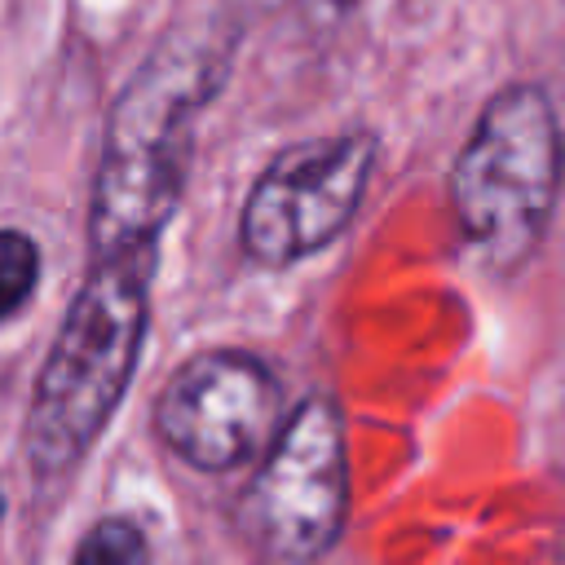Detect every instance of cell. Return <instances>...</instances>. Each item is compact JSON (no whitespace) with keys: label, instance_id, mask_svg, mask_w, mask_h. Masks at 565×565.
Listing matches in <instances>:
<instances>
[{"label":"cell","instance_id":"cell-7","mask_svg":"<svg viewBox=\"0 0 565 565\" xmlns=\"http://www.w3.org/2000/svg\"><path fill=\"white\" fill-rule=\"evenodd\" d=\"M40 287V247L26 230L0 225V322L18 318Z\"/></svg>","mask_w":565,"mask_h":565},{"label":"cell","instance_id":"cell-10","mask_svg":"<svg viewBox=\"0 0 565 565\" xmlns=\"http://www.w3.org/2000/svg\"><path fill=\"white\" fill-rule=\"evenodd\" d=\"M0 516H4V490H0Z\"/></svg>","mask_w":565,"mask_h":565},{"label":"cell","instance_id":"cell-9","mask_svg":"<svg viewBox=\"0 0 565 565\" xmlns=\"http://www.w3.org/2000/svg\"><path fill=\"white\" fill-rule=\"evenodd\" d=\"M353 4H358V0H305L309 18H313V22H327V26H331V22H340Z\"/></svg>","mask_w":565,"mask_h":565},{"label":"cell","instance_id":"cell-4","mask_svg":"<svg viewBox=\"0 0 565 565\" xmlns=\"http://www.w3.org/2000/svg\"><path fill=\"white\" fill-rule=\"evenodd\" d=\"M349 512V441L331 397H305L238 494L234 530L256 565H318Z\"/></svg>","mask_w":565,"mask_h":565},{"label":"cell","instance_id":"cell-8","mask_svg":"<svg viewBox=\"0 0 565 565\" xmlns=\"http://www.w3.org/2000/svg\"><path fill=\"white\" fill-rule=\"evenodd\" d=\"M71 565H150V543L128 516H102L79 539Z\"/></svg>","mask_w":565,"mask_h":565},{"label":"cell","instance_id":"cell-3","mask_svg":"<svg viewBox=\"0 0 565 565\" xmlns=\"http://www.w3.org/2000/svg\"><path fill=\"white\" fill-rule=\"evenodd\" d=\"M561 172L565 146L552 97L539 84L499 88L450 168L459 234L486 269L516 274L539 252L561 199Z\"/></svg>","mask_w":565,"mask_h":565},{"label":"cell","instance_id":"cell-6","mask_svg":"<svg viewBox=\"0 0 565 565\" xmlns=\"http://www.w3.org/2000/svg\"><path fill=\"white\" fill-rule=\"evenodd\" d=\"M282 424L274 371L243 349H207L181 362L154 402L159 441L199 472H234L265 455Z\"/></svg>","mask_w":565,"mask_h":565},{"label":"cell","instance_id":"cell-1","mask_svg":"<svg viewBox=\"0 0 565 565\" xmlns=\"http://www.w3.org/2000/svg\"><path fill=\"white\" fill-rule=\"evenodd\" d=\"M234 35L185 13L119 88L88 199L93 260L159 243L172 221L194 150V119L230 79Z\"/></svg>","mask_w":565,"mask_h":565},{"label":"cell","instance_id":"cell-2","mask_svg":"<svg viewBox=\"0 0 565 565\" xmlns=\"http://www.w3.org/2000/svg\"><path fill=\"white\" fill-rule=\"evenodd\" d=\"M154 265L159 243L102 256L88 265L79 291L71 296L62 327L40 362L22 428L26 463L40 481L66 477L124 402L150 327Z\"/></svg>","mask_w":565,"mask_h":565},{"label":"cell","instance_id":"cell-5","mask_svg":"<svg viewBox=\"0 0 565 565\" xmlns=\"http://www.w3.org/2000/svg\"><path fill=\"white\" fill-rule=\"evenodd\" d=\"M375 150V132L362 128L278 150L247 190L238 221L243 252L269 269L322 252L362 207Z\"/></svg>","mask_w":565,"mask_h":565}]
</instances>
